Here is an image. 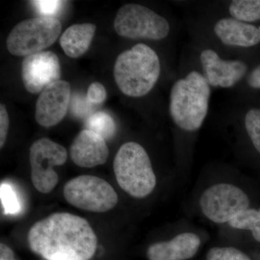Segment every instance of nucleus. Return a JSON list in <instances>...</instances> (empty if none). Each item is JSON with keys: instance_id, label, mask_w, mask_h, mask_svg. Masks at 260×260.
Wrapping results in <instances>:
<instances>
[{"instance_id": "39448f33", "label": "nucleus", "mask_w": 260, "mask_h": 260, "mask_svg": "<svg viewBox=\"0 0 260 260\" xmlns=\"http://www.w3.org/2000/svg\"><path fill=\"white\" fill-rule=\"evenodd\" d=\"M114 172L118 184L133 198H146L156 186L150 156L137 142H126L119 148L114 160Z\"/></svg>"}, {"instance_id": "9b49d317", "label": "nucleus", "mask_w": 260, "mask_h": 260, "mask_svg": "<svg viewBox=\"0 0 260 260\" xmlns=\"http://www.w3.org/2000/svg\"><path fill=\"white\" fill-rule=\"evenodd\" d=\"M67 158L64 147L49 138H41L34 143L30 148V164L34 187L44 194L52 191L59 181L53 167L63 165Z\"/></svg>"}, {"instance_id": "20e7f679", "label": "nucleus", "mask_w": 260, "mask_h": 260, "mask_svg": "<svg viewBox=\"0 0 260 260\" xmlns=\"http://www.w3.org/2000/svg\"><path fill=\"white\" fill-rule=\"evenodd\" d=\"M161 71L158 52L148 44L138 43L117 56L114 77L121 93L139 99L153 90L160 80Z\"/></svg>"}, {"instance_id": "f03ea898", "label": "nucleus", "mask_w": 260, "mask_h": 260, "mask_svg": "<svg viewBox=\"0 0 260 260\" xmlns=\"http://www.w3.org/2000/svg\"><path fill=\"white\" fill-rule=\"evenodd\" d=\"M211 95L208 81L186 56L169 92V114L177 133L192 136L200 131L209 112Z\"/></svg>"}, {"instance_id": "a878e982", "label": "nucleus", "mask_w": 260, "mask_h": 260, "mask_svg": "<svg viewBox=\"0 0 260 260\" xmlns=\"http://www.w3.org/2000/svg\"><path fill=\"white\" fill-rule=\"evenodd\" d=\"M9 116L4 104L0 105V147L3 148L6 142L9 129Z\"/></svg>"}, {"instance_id": "4468645a", "label": "nucleus", "mask_w": 260, "mask_h": 260, "mask_svg": "<svg viewBox=\"0 0 260 260\" xmlns=\"http://www.w3.org/2000/svg\"><path fill=\"white\" fill-rule=\"evenodd\" d=\"M106 140L88 129L77 135L70 147V155L77 166L92 168L105 164L109 156Z\"/></svg>"}, {"instance_id": "423d86ee", "label": "nucleus", "mask_w": 260, "mask_h": 260, "mask_svg": "<svg viewBox=\"0 0 260 260\" xmlns=\"http://www.w3.org/2000/svg\"><path fill=\"white\" fill-rule=\"evenodd\" d=\"M187 57L203 74L212 89L234 90L250 70L245 59L222 55L212 48L191 42Z\"/></svg>"}, {"instance_id": "dca6fc26", "label": "nucleus", "mask_w": 260, "mask_h": 260, "mask_svg": "<svg viewBox=\"0 0 260 260\" xmlns=\"http://www.w3.org/2000/svg\"><path fill=\"white\" fill-rule=\"evenodd\" d=\"M96 27L94 24H75L61 36L60 45L66 55L78 58L88 50L95 36Z\"/></svg>"}, {"instance_id": "b1692460", "label": "nucleus", "mask_w": 260, "mask_h": 260, "mask_svg": "<svg viewBox=\"0 0 260 260\" xmlns=\"http://www.w3.org/2000/svg\"><path fill=\"white\" fill-rule=\"evenodd\" d=\"M260 91V64L249 70L245 78L234 90H244Z\"/></svg>"}, {"instance_id": "2eb2a0df", "label": "nucleus", "mask_w": 260, "mask_h": 260, "mask_svg": "<svg viewBox=\"0 0 260 260\" xmlns=\"http://www.w3.org/2000/svg\"><path fill=\"white\" fill-rule=\"evenodd\" d=\"M201 239L193 232H182L170 240L155 243L149 246V260H188L196 255Z\"/></svg>"}, {"instance_id": "f8f14e48", "label": "nucleus", "mask_w": 260, "mask_h": 260, "mask_svg": "<svg viewBox=\"0 0 260 260\" xmlns=\"http://www.w3.org/2000/svg\"><path fill=\"white\" fill-rule=\"evenodd\" d=\"M21 76L24 86L29 93H42L51 84L60 80L59 58L50 51L25 56L22 62Z\"/></svg>"}, {"instance_id": "f3484780", "label": "nucleus", "mask_w": 260, "mask_h": 260, "mask_svg": "<svg viewBox=\"0 0 260 260\" xmlns=\"http://www.w3.org/2000/svg\"><path fill=\"white\" fill-rule=\"evenodd\" d=\"M228 119L240 124L251 144L260 154V108H247L245 110L233 108L227 113Z\"/></svg>"}, {"instance_id": "7ed1b4c3", "label": "nucleus", "mask_w": 260, "mask_h": 260, "mask_svg": "<svg viewBox=\"0 0 260 260\" xmlns=\"http://www.w3.org/2000/svg\"><path fill=\"white\" fill-rule=\"evenodd\" d=\"M191 42L212 48L222 55L244 59V51L260 44V25L197 9L186 20Z\"/></svg>"}, {"instance_id": "9d476101", "label": "nucleus", "mask_w": 260, "mask_h": 260, "mask_svg": "<svg viewBox=\"0 0 260 260\" xmlns=\"http://www.w3.org/2000/svg\"><path fill=\"white\" fill-rule=\"evenodd\" d=\"M65 200L79 209L104 213L118 203V195L110 184L98 177L83 175L65 184Z\"/></svg>"}, {"instance_id": "f257e3e1", "label": "nucleus", "mask_w": 260, "mask_h": 260, "mask_svg": "<svg viewBox=\"0 0 260 260\" xmlns=\"http://www.w3.org/2000/svg\"><path fill=\"white\" fill-rule=\"evenodd\" d=\"M32 251L47 260H89L97 237L85 218L56 213L34 224L28 234Z\"/></svg>"}, {"instance_id": "6ab92c4d", "label": "nucleus", "mask_w": 260, "mask_h": 260, "mask_svg": "<svg viewBox=\"0 0 260 260\" xmlns=\"http://www.w3.org/2000/svg\"><path fill=\"white\" fill-rule=\"evenodd\" d=\"M85 129L90 130L106 140H110L116 133L115 121L107 113L99 112L89 116L85 121Z\"/></svg>"}, {"instance_id": "5701e85b", "label": "nucleus", "mask_w": 260, "mask_h": 260, "mask_svg": "<svg viewBox=\"0 0 260 260\" xmlns=\"http://www.w3.org/2000/svg\"><path fill=\"white\" fill-rule=\"evenodd\" d=\"M94 106L88 102L86 96L76 94L71 98V111L78 117L88 115L93 111Z\"/></svg>"}, {"instance_id": "412c9836", "label": "nucleus", "mask_w": 260, "mask_h": 260, "mask_svg": "<svg viewBox=\"0 0 260 260\" xmlns=\"http://www.w3.org/2000/svg\"><path fill=\"white\" fill-rule=\"evenodd\" d=\"M32 6L37 10L40 17L55 18V15L60 11L64 2L55 0H38L30 2Z\"/></svg>"}, {"instance_id": "1a4fd4ad", "label": "nucleus", "mask_w": 260, "mask_h": 260, "mask_svg": "<svg viewBox=\"0 0 260 260\" xmlns=\"http://www.w3.org/2000/svg\"><path fill=\"white\" fill-rule=\"evenodd\" d=\"M199 205L202 213L210 222L229 224L238 214L249 208L250 200L236 184L220 182L203 191Z\"/></svg>"}, {"instance_id": "aec40b11", "label": "nucleus", "mask_w": 260, "mask_h": 260, "mask_svg": "<svg viewBox=\"0 0 260 260\" xmlns=\"http://www.w3.org/2000/svg\"><path fill=\"white\" fill-rule=\"evenodd\" d=\"M207 260H251L249 256L233 246H215L207 253Z\"/></svg>"}, {"instance_id": "ddd939ff", "label": "nucleus", "mask_w": 260, "mask_h": 260, "mask_svg": "<svg viewBox=\"0 0 260 260\" xmlns=\"http://www.w3.org/2000/svg\"><path fill=\"white\" fill-rule=\"evenodd\" d=\"M70 83L59 80L41 93L36 105V121L44 127L59 124L66 115L71 102Z\"/></svg>"}, {"instance_id": "6e6552de", "label": "nucleus", "mask_w": 260, "mask_h": 260, "mask_svg": "<svg viewBox=\"0 0 260 260\" xmlns=\"http://www.w3.org/2000/svg\"><path fill=\"white\" fill-rule=\"evenodd\" d=\"M61 30V24L56 18L37 17L23 20L10 31L7 48L16 56L37 54L52 45Z\"/></svg>"}, {"instance_id": "a211bd4d", "label": "nucleus", "mask_w": 260, "mask_h": 260, "mask_svg": "<svg viewBox=\"0 0 260 260\" xmlns=\"http://www.w3.org/2000/svg\"><path fill=\"white\" fill-rule=\"evenodd\" d=\"M229 225L237 230L249 231L256 242H260V208H249L241 212Z\"/></svg>"}, {"instance_id": "bb28decb", "label": "nucleus", "mask_w": 260, "mask_h": 260, "mask_svg": "<svg viewBox=\"0 0 260 260\" xmlns=\"http://www.w3.org/2000/svg\"><path fill=\"white\" fill-rule=\"evenodd\" d=\"M0 260H16L13 250L3 243L0 244Z\"/></svg>"}, {"instance_id": "4be33fe9", "label": "nucleus", "mask_w": 260, "mask_h": 260, "mask_svg": "<svg viewBox=\"0 0 260 260\" xmlns=\"http://www.w3.org/2000/svg\"><path fill=\"white\" fill-rule=\"evenodd\" d=\"M1 200L5 213L15 214L20 210V205L16 195L8 184H3L1 185Z\"/></svg>"}, {"instance_id": "393cba45", "label": "nucleus", "mask_w": 260, "mask_h": 260, "mask_svg": "<svg viewBox=\"0 0 260 260\" xmlns=\"http://www.w3.org/2000/svg\"><path fill=\"white\" fill-rule=\"evenodd\" d=\"M107 96V90L102 83H93L88 87L87 92V99L93 105L101 104L106 100Z\"/></svg>"}, {"instance_id": "0eeeda50", "label": "nucleus", "mask_w": 260, "mask_h": 260, "mask_svg": "<svg viewBox=\"0 0 260 260\" xmlns=\"http://www.w3.org/2000/svg\"><path fill=\"white\" fill-rule=\"evenodd\" d=\"M114 27L117 34L131 40L162 42L171 37L170 20L144 5L129 3L118 10Z\"/></svg>"}]
</instances>
